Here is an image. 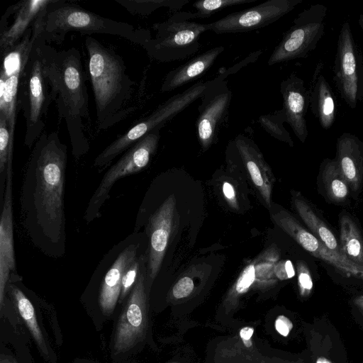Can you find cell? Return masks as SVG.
I'll return each instance as SVG.
<instances>
[{
  "label": "cell",
  "mask_w": 363,
  "mask_h": 363,
  "mask_svg": "<svg viewBox=\"0 0 363 363\" xmlns=\"http://www.w3.org/2000/svg\"><path fill=\"white\" fill-rule=\"evenodd\" d=\"M67 160V147L58 133L44 131L35 143L22 188L24 226L33 242L53 257L64 252Z\"/></svg>",
  "instance_id": "cell-1"
},
{
  "label": "cell",
  "mask_w": 363,
  "mask_h": 363,
  "mask_svg": "<svg viewBox=\"0 0 363 363\" xmlns=\"http://www.w3.org/2000/svg\"><path fill=\"white\" fill-rule=\"evenodd\" d=\"M43 50L52 99L59 119L66 123L72 153L79 157L89 149L84 124L89 118V96L80 52L74 47L57 50L44 38Z\"/></svg>",
  "instance_id": "cell-2"
},
{
  "label": "cell",
  "mask_w": 363,
  "mask_h": 363,
  "mask_svg": "<svg viewBox=\"0 0 363 363\" xmlns=\"http://www.w3.org/2000/svg\"><path fill=\"white\" fill-rule=\"evenodd\" d=\"M88 53V72L91 83L98 130H104L133 112L128 108L133 82L119 55L96 38L87 35L84 41Z\"/></svg>",
  "instance_id": "cell-3"
},
{
  "label": "cell",
  "mask_w": 363,
  "mask_h": 363,
  "mask_svg": "<svg viewBox=\"0 0 363 363\" xmlns=\"http://www.w3.org/2000/svg\"><path fill=\"white\" fill-rule=\"evenodd\" d=\"M70 31L123 38L143 46L152 36L148 30L114 21L64 0H52L43 18L42 35L48 43H61Z\"/></svg>",
  "instance_id": "cell-4"
},
{
  "label": "cell",
  "mask_w": 363,
  "mask_h": 363,
  "mask_svg": "<svg viewBox=\"0 0 363 363\" xmlns=\"http://www.w3.org/2000/svg\"><path fill=\"white\" fill-rule=\"evenodd\" d=\"M43 13L33 23L35 38L21 74L18 109L26 121L24 144L30 147L45 131V119L52 101L43 57Z\"/></svg>",
  "instance_id": "cell-5"
},
{
  "label": "cell",
  "mask_w": 363,
  "mask_h": 363,
  "mask_svg": "<svg viewBox=\"0 0 363 363\" xmlns=\"http://www.w3.org/2000/svg\"><path fill=\"white\" fill-rule=\"evenodd\" d=\"M191 12H177L164 22L152 26L156 32L142 47L152 59L160 62L184 60L201 48L199 38L210 30L209 23L190 21Z\"/></svg>",
  "instance_id": "cell-6"
},
{
  "label": "cell",
  "mask_w": 363,
  "mask_h": 363,
  "mask_svg": "<svg viewBox=\"0 0 363 363\" xmlns=\"http://www.w3.org/2000/svg\"><path fill=\"white\" fill-rule=\"evenodd\" d=\"M211 80L198 82L181 93H178L160 105L150 116L143 119L126 133L108 145L95 158L94 166L104 170L120 154L127 150L138 140L150 132L160 130L166 123L201 99Z\"/></svg>",
  "instance_id": "cell-7"
},
{
  "label": "cell",
  "mask_w": 363,
  "mask_h": 363,
  "mask_svg": "<svg viewBox=\"0 0 363 363\" xmlns=\"http://www.w3.org/2000/svg\"><path fill=\"white\" fill-rule=\"evenodd\" d=\"M327 12L328 8L320 4L300 12L274 49L268 65L306 57L316 48L325 33Z\"/></svg>",
  "instance_id": "cell-8"
},
{
  "label": "cell",
  "mask_w": 363,
  "mask_h": 363,
  "mask_svg": "<svg viewBox=\"0 0 363 363\" xmlns=\"http://www.w3.org/2000/svg\"><path fill=\"white\" fill-rule=\"evenodd\" d=\"M333 81L350 108L363 104V54L354 41L348 21L342 23L338 35Z\"/></svg>",
  "instance_id": "cell-9"
},
{
  "label": "cell",
  "mask_w": 363,
  "mask_h": 363,
  "mask_svg": "<svg viewBox=\"0 0 363 363\" xmlns=\"http://www.w3.org/2000/svg\"><path fill=\"white\" fill-rule=\"evenodd\" d=\"M160 130H153L138 140L106 172L89 201L85 215L88 222L100 217V208L116 181L141 171L149 164L158 146Z\"/></svg>",
  "instance_id": "cell-10"
},
{
  "label": "cell",
  "mask_w": 363,
  "mask_h": 363,
  "mask_svg": "<svg viewBox=\"0 0 363 363\" xmlns=\"http://www.w3.org/2000/svg\"><path fill=\"white\" fill-rule=\"evenodd\" d=\"M271 208V217L274 223L290 235L301 247L313 257L336 269L346 277H354L363 281V267L345 256L332 252L287 211Z\"/></svg>",
  "instance_id": "cell-11"
},
{
  "label": "cell",
  "mask_w": 363,
  "mask_h": 363,
  "mask_svg": "<svg viewBox=\"0 0 363 363\" xmlns=\"http://www.w3.org/2000/svg\"><path fill=\"white\" fill-rule=\"evenodd\" d=\"M303 0H267L210 23V30L216 34H227L259 29L276 22L292 11Z\"/></svg>",
  "instance_id": "cell-12"
},
{
  "label": "cell",
  "mask_w": 363,
  "mask_h": 363,
  "mask_svg": "<svg viewBox=\"0 0 363 363\" xmlns=\"http://www.w3.org/2000/svg\"><path fill=\"white\" fill-rule=\"evenodd\" d=\"M231 99L232 91L225 79L216 77L211 80L201 97L195 123L198 140L203 150L217 141L220 127L228 114Z\"/></svg>",
  "instance_id": "cell-13"
},
{
  "label": "cell",
  "mask_w": 363,
  "mask_h": 363,
  "mask_svg": "<svg viewBox=\"0 0 363 363\" xmlns=\"http://www.w3.org/2000/svg\"><path fill=\"white\" fill-rule=\"evenodd\" d=\"M144 272L140 269L138 279L118 320L113 349L126 352L143 337L146 325V296Z\"/></svg>",
  "instance_id": "cell-14"
},
{
  "label": "cell",
  "mask_w": 363,
  "mask_h": 363,
  "mask_svg": "<svg viewBox=\"0 0 363 363\" xmlns=\"http://www.w3.org/2000/svg\"><path fill=\"white\" fill-rule=\"evenodd\" d=\"M12 161L6 166V180L0 220V309L4 303L6 286L10 273H16L13 234Z\"/></svg>",
  "instance_id": "cell-15"
},
{
  "label": "cell",
  "mask_w": 363,
  "mask_h": 363,
  "mask_svg": "<svg viewBox=\"0 0 363 363\" xmlns=\"http://www.w3.org/2000/svg\"><path fill=\"white\" fill-rule=\"evenodd\" d=\"M280 92L286 123L298 139L304 143L308 135L306 114L309 108V90L301 78L291 73L281 82Z\"/></svg>",
  "instance_id": "cell-16"
},
{
  "label": "cell",
  "mask_w": 363,
  "mask_h": 363,
  "mask_svg": "<svg viewBox=\"0 0 363 363\" xmlns=\"http://www.w3.org/2000/svg\"><path fill=\"white\" fill-rule=\"evenodd\" d=\"M52 0H24L9 6L5 13L12 18L10 25L0 27L1 55L13 47L48 9Z\"/></svg>",
  "instance_id": "cell-17"
},
{
  "label": "cell",
  "mask_w": 363,
  "mask_h": 363,
  "mask_svg": "<svg viewBox=\"0 0 363 363\" xmlns=\"http://www.w3.org/2000/svg\"><path fill=\"white\" fill-rule=\"evenodd\" d=\"M232 143L255 186L270 208L274 178L262 152L251 138L242 134L235 137Z\"/></svg>",
  "instance_id": "cell-18"
},
{
  "label": "cell",
  "mask_w": 363,
  "mask_h": 363,
  "mask_svg": "<svg viewBox=\"0 0 363 363\" xmlns=\"http://www.w3.org/2000/svg\"><path fill=\"white\" fill-rule=\"evenodd\" d=\"M175 210V199L169 196L150 220V252L148 272L154 279L160 269L168 245Z\"/></svg>",
  "instance_id": "cell-19"
},
{
  "label": "cell",
  "mask_w": 363,
  "mask_h": 363,
  "mask_svg": "<svg viewBox=\"0 0 363 363\" xmlns=\"http://www.w3.org/2000/svg\"><path fill=\"white\" fill-rule=\"evenodd\" d=\"M335 160L349 188L359 190L363 183V142L354 134L343 133L337 139Z\"/></svg>",
  "instance_id": "cell-20"
},
{
  "label": "cell",
  "mask_w": 363,
  "mask_h": 363,
  "mask_svg": "<svg viewBox=\"0 0 363 363\" xmlns=\"http://www.w3.org/2000/svg\"><path fill=\"white\" fill-rule=\"evenodd\" d=\"M224 51L223 46L211 48L169 72L162 84L161 91L169 92L203 76Z\"/></svg>",
  "instance_id": "cell-21"
},
{
  "label": "cell",
  "mask_w": 363,
  "mask_h": 363,
  "mask_svg": "<svg viewBox=\"0 0 363 363\" xmlns=\"http://www.w3.org/2000/svg\"><path fill=\"white\" fill-rule=\"evenodd\" d=\"M136 253L135 245L128 246L120 253L106 274L100 292L99 303L102 311L106 315L111 314L115 308L121 294L123 275L136 259Z\"/></svg>",
  "instance_id": "cell-22"
},
{
  "label": "cell",
  "mask_w": 363,
  "mask_h": 363,
  "mask_svg": "<svg viewBox=\"0 0 363 363\" xmlns=\"http://www.w3.org/2000/svg\"><path fill=\"white\" fill-rule=\"evenodd\" d=\"M320 63L315 69L310 92L309 108L325 130L334 124L337 113V103L333 91L324 75L320 72Z\"/></svg>",
  "instance_id": "cell-23"
},
{
  "label": "cell",
  "mask_w": 363,
  "mask_h": 363,
  "mask_svg": "<svg viewBox=\"0 0 363 363\" xmlns=\"http://www.w3.org/2000/svg\"><path fill=\"white\" fill-rule=\"evenodd\" d=\"M293 203L298 214L308 227V230L318 238L328 249L345 256L340 244L337 242L335 235L323 220L319 218L308 202L299 194H296L293 196Z\"/></svg>",
  "instance_id": "cell-24"
},
{
  "label": "cell",
  "mask_w": 363,
  "mask_h": 363,
  "mask_svg": "<svg viewBox=\"0 0 363 363\" xmlns=\"http://www.w3.org/2000/svg\"><path fill=\"white\" fill-rule=\"evenodd\" d=\"M340 244L347 258L363 267V238L356 223L346 214L340 219Z\"/></svg>",
  "instance_id": "cell-25"
},
{
  "label": "cell",
  "mask_w": 363,
  "mask_h": 363,
  "mask_svg": "<svg viewBox=\"0 0 363 363\" xmlns=\"http://www.w3.org/2000/svg\"><path fill=\"white\" fill-rule=\"evenodd\" d=\"M21 72L22 71L16 72L6 79L0 77V113H2L6 118L11 140L13 141L18 110L17 97Z\"/></svg>",
  "instance_id": "cell-26"
},
{
  "label": "cell",
  "mask_w": 363,
  "mask_h": 363,
  "mask_svg": "<svg viewBox=\"0 0 363 363\" xmlns=\"http://www.w3.org/2000/svg\"><path fill=\"white\" fill-rule=\"evenodd\" d=\"M321 176L328 199L335 203L344 202L349 194V186L335 159H325L322 163Z\"/></svg>",
  "instance_id": "cell-27"
},
{
  "label": "cell",
  "mask_w": 363,
  "mask_h": 363,
  "mask_svg": "<svg viewBox=\"0 0 363 363\" xmlns=\"http://www.w3.org/2000/svg\"><path fill=\"white\" fill-rule=\"evenodd\" d=\"M10 286L11 292L21 318L27 325L30 332L38 345L40 346L41 350L44 354H48V350L36 319L33 304L20 289L13 285H11Z\"/></svg>",
  "instance_id": "cell-28"
},
{
  "label": "cell",
  "mask_w": 363,
  "mask_h": 363,
  "mask_svg": "<svg viewBox=\"0 0 363 363\" xmlns=\"http://www.w3.org/2000/svg\"><path fill=\"white\" fill-rule=\"evenodd\" d=\"M133 15L148 16L161 7L179 11L189 0H114Z\"/></svg>",
  "instance_id": "cell-29"
},
{
  "label": "cell",
  "mask_w": 363,
  "mask_h": 363,
  "mask_svg": "<svg viewBox=\"0 0 363 363\" xmlns=\"http://www.w3.org/2000/svg\"><path fill=\"white\" fill-rule=\"evenodd\" d=\"M258 122L271 136L288 144L290 147H294V141L290 133L284 125L286 122V116L283 108L272 113L260 116L258 118Z\"/></svg>",
  "instance_id": "cell-30"
},
{
  "label": "cell",
  "mask_w": 363,
  "mask_h": 363,
  "mask_svg": "<svg viewBox=\"0 0 363 363\" xmlns=\"http://www.w3.org/2000/svg\"><path fill=\"white\" fill-rule=\"evenodd\" d=\"M13 141L11 140L8 122L0 113V196L3 202L6 180V166L9 158L13 157Z\"/></svg>",
  "instance_id": "cell-31"
},
{
  "label": "cell",
  "mask_w": 363,
  "mask_h": 363,
  "mask_svg": "<svg viewBox=\"0 0 363 363\" xmlns=\"http://www.w3.org/2000/svg\"><path fill=\"white\" fill-rule=\"evenodd\" d=\"M257 0H199L193 3L195 9L191 13L192 18H208L215 13L225 8L255 2Z\"/></svg>",
  "instance_id": "cell-32"
},
{
  "label": "cell",
  "mask_w": 363,
  "mask_h": 363,
  "mask_svg": "<svg viewBox=\"0 0 363 363\" xmlns=\"http://www.w3.org/2000/svg\"><path fill=\"white\" fill-rule=\"evenodd\" d=\"M140 261L135 259L125 271L121 281V300L133 288L140 272Z\"/></svg>",
  "instance_id": "cell-33"
},
{
  "label": "cell",
  "mask_w": 363,
  "mask_h": 363,
  "mask_svg": "<svg viewBox=\"0 0 363 363\" xmlns=\"http://www.w3.org/2000/svg\"><path fill=\"white\" fill-rule=\"evenodd\" d=\"M297 272L300 293L303 296H308L313 289V280L309 269L303 261L297 262Z\"/></svg>",
  "instance_id": "cell-34"
},
{
  "label": "cell",
  "mask_w": 363,
  "mask_h": 363,
  "mask_svg": "<svg viewBox=\"0 0 363 363\" xmlns=\"http://www.w3.org/2000/svg\"><path fill=\"white\" fill-rule=\"evenodd\" d=\"M194 288L193 280L189 277H183L174 284L172 294L177 299L185 298L191 294Z\"/></svg>",
  "instance_id": "cell-35"
},
{
  "label": "cell",
  "mask_w": 363,
  "mask_h": 363,
  "mask_svg": "<svg viewBox=\"0 0 363 363\" xmlns=\"http://www.w3.org/2000/svg\"><path fill=\"white\" fill-rule=\"evenodd\" d=\"M262 50H257L255 52H251L247 57L244 58L242 61L239 62L236 65H233L231 67L225 69L223 72H221L220 74H218L216 77L219 79L225 80V78L230 74H233L239 71L242 67L246 66L252 62L255 61L259 55L262 54Z\"/></svg>",
  "instance_id": "cell-36"
},
{
  "label": "cell",
  "mask_w": 363,
  "mask_h": 363,
  "mask_svg": "<svg viewBox=\"0 0 363 363\" xmlns=\"http://www.w3.org/2000/svg\"><path fill=\"white\" fill-rule=\"evenodd\" d=\"M274 274L281 280L293 277L295 275V271L291 262L290 260H285L276 263Z\"/></svg>",
  "instance_id": "cell-37"
},
{
  "label": "cell",
  "mask_w": 363,
  "mask_h": 363,
  "mask_svg": "<svg viewBox=\"0 0 363 363\" xmlns=\"http://www.w3.org/2000/svg\"><path fill=\"white\" fill-rule=\"evenodd\" d=\"M293 324L291 320L284 315L279 316L275 322L276 330L279 334L286 337L292 329Z\"/></svg>",
  "instance_id": "cell-38"
},
{
  "label": "cell",
  "mask_w": 363,
  "mask_h": 363,
  "mask_svg": "<svg viewBox=\"0 0 363 363\" xmlns=\"http://www.w3.org/2000/svg\"><path fill=\"white\" fill-rule=\"evenodd\" d=\"M223 193L228 203L233 208H237V201L234 187L229 182H224L223 184Z\"/></svg>",
  "instance_id": "cell-39"
},
{
  "label": "cell",
  "mask_w": 363,
  "mask_h": 363,
  "mask_svg": "<svg viewBox=\"0 0 363 363\" xmlns=\"http://www.w3.org/2000/svg\"><path fill=\"white\" fill-rule=\"evenodd\" d=\"M253 331L252 328H243L240 333V337L245 340H248L252 337Z\"/></svg>",
  "instance_id": "cell-40"
},
{
  "label": "cell",
  "mask_w": 363,
  "mask_h": 363,
  "mask_svg": "<svg viewBox=\"0 0 363 363\" xmlns=\"http://www.w3.org/2000/svg\"><path fill=\"white\" fill-rule=\"evenodd\" d=\"M354 303L362 311L363 313V295L356 297L354 300Z\"/></svg>",
  "instance_id": "cell-41"
},
{
  "label": "cell",
  "mask_w": 363,
  "mask_h": 363,
  "mask_svg": "<svg viewBox=\"0 0 363 363\" xmlns=\"http://www.w3.org/2000/svg\"><path fill=\"white\" fill-rule=\"evenodd\" d=\"M315 363H332L329 359L325 357H319Z\"/></svg>",
  "instance_id": "cell-42"
},
{
  "label": "cell",
  "mask_w": 363,
  "mask_h": 363,
  "mask_svg": "<svg viewBox=\"0 0 363 363\" xmlns=\"http://www.w3.org/2000/svg\"><path fill=\"white\" fill-rule=\"evenodd\" d=\"M0 363H17V362H15L14 360L9 359V358L1 357Z\"/></svg>",
  "instance_id": "cell-43"
},
{
  "label": "cell",
  "mask_w": 363,
  "mask_h": 363,
  "mask_svg": "<svg viewBox=\"0 0 363 363\" xmlns=\"http://www.w3.org/2000/svg\"><path fill=\"white\" fill-rule=\"evenodd\" d=\"M358 23L363 31V13H361L359 16Z\"/></svg>",
  "instance_id": "cell-44"
}]
</instances>
